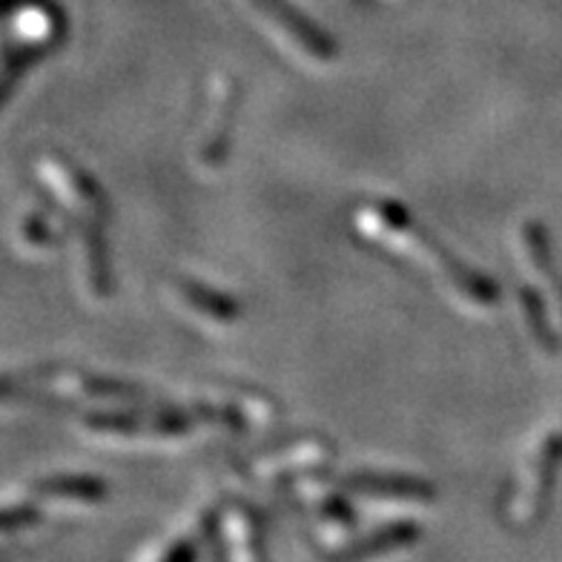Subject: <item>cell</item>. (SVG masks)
I'll return each instance as SVG.
<instances>
[{
	"instance_id": "7a4b0ae2",
	"label": "cell",
	"mask_w": 562,
	"mask_h": 562,
	"mask_svg": "<svg viewBox=\"0 0 562 562\" xmlns=\"http://www.w3.org/2000/svg\"><path fill=\"white\" fill-rule=\"evenodd\" d=\"M259 7L265 9L270 21L279 26L288 41L293 46H299L302 53L313 55L316 60H330L336 55V44L325 32L313 26L311 21H304V18L296 15V9H290L288 3H281V0H259Z\"/></svg>"
},
{
	"instance_id": "3957f363",
	"label": "cell",
	"mask_w": 562,
	"mask_h": 562,
	"mask_svg": "<svg viewBox=\"0 0 562 562\" xmlns=\"http://www.w3.org/2000/svg\"><path fill=\"white\" fill-rule=\"evenodd\" d=\"M341 488L364 496H391V499H428L430 496L425 482L405 480V476H350L341 482Z\"/></svg>"
},
{
	"instance_id": "8992f818",
	"label": "cell",
	"mask_w": 562,
	"mask_h": 562,
	"mask_svg": "<svg viewBox=\"0 0 562 562\" xmlns=\"http://www.w3.org/2000/svg\"><path fill=\"white\" fill-rule=\"evenodd\" d=\"M416 531L407 526H396V528H385V531L373 533L362 546L348 548V557H368V554H376V551H387V548H400L407 546V542H414Z\"/></svg>"
},
{
	"instance_id": "6da1fadb",
	"label": "cell",
	"mask_w": 562,
	"mask_h": 562,
	"mask_svg": "<svg viewBox=\"0 0 562 562\" xmlns=\"http://www.w3.org/2000/svg\"><path fill=\"white\" fill-rule=\"evenodd\" d=\"M362 224L364 227H379V233L385 238H393V245L400 247V250H405L411 259L425 261L434 273L451 281L453 290L471 299L474 304L496 302L494 281H488L485 276L474 273L471 267L462 265L448 247H442L437 238L416 227L405 210H396L393 204H373L362 215Z\"/></svg>"
},
{
	"instance_id": "277c9868",
	"label": "cell",
	"mask_w": 562,
	"mask_h": 562,
	"mask_svg": "<svg viewBox=\"0 0 562 562\" xmlns=\"http://www.w3.org/2000/svg\"><path fill=\"white\" fill-rule=\"evenodd\" d=\"M98 425H104L106 430H119L124 437H138V434H184L187 425L184 416H119V419H98Z\"/></svg>"
},
{
	"instance_id": "5b68a950",
	"label": "cell",
	"mask_w": 562,
	"mask_h": 562,
	"mask_svg": "<svg viewBox=\"0 0 562 562\" xmlns=\"http://www.w3.org/2000/svg\"><path fill=\"white\" fill-rule=\"evenodd\" d=\"M178 293L184 296V302L190 307H195L204 316L215 318V322H233L238 316V307L229 302L227 296L207 290L204 284H195V281H178Z\"/></svg>"
}]
</instances>
